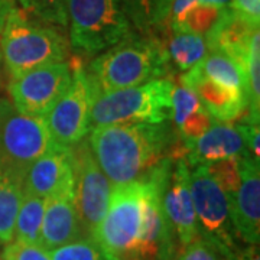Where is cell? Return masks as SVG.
Instances as JSON below:
<instances>
[{"label": "cell", "mask_w": 260, "mask_h": 260, "mask_svg": "<svg viewBox=\"0 0 260 260\" xmlns=\"http://www.w3.org/2000/svg\"><path fill=\"white\" fill-rule=\"evenodd\" d=\"M201 73L211 81L246 94L247 97V74L246 68L234 58L221 51H210L198 62Z\"/></svg>", "instance_id": "44dd1931"}, {"label": "cell", "mask_w": 260, "mask_h": 260, "mask_svg": "<svg viewBox=\"0 0 260 260\" xmlns=\"http://www.w3.org/2000/svg\"><path fill=\"white\" fill-rule=\"evenodd\" d=\"M45 211V200L35 195L23 194L15 224V242L38 244Z\"/></svg>", "instance_id": "cb8c5ba5"}, {"label": "cell", "mask_w": 260, "mask_h": 260, "mask_svg": "<svg viewBox=\"0 0 260 260\" xmlns=\"http://www.w3.org/2000/svg\"><path fill=\"white\" fill-rule=\"evenodd\" d=\"M246 149L249 150L253 158L260 160V129L259 124H251V123H237Z\"/></svg>", "instance_id": "d6a6232c"}, {"label": "cell", "mask_w": 260, "mask_h": 260, "mask_svg": "<svg viewBox=\"0 0 260 260\" xmlns=\"http://www.w3.org/2000/svg\"><path fill=\"white\" fill-rule=\"evenodd\" d=\"M239 185L229 200L233 227L244 244L260 242V165L246 150L239 156Z\"/></svg>", "instance_id": "4fadbf2b"}, {"label": "cell", "mask_w": 260, "mask_h": 260, "mask_svg": "<svg viewBox=\"0 0 260 260\" xmlns=\"http://www.w3.org/2000/svg\"><path fill=\"white\" fill-rule=\"evenodd\" d=\"M172 88L168 78L95 95L90 114L91 129L119 123H164L172 116Z\"/></svg>", "instance_id": "277c9868"}, {"label": "cell", "mask_w": 260, "mask_h": 260, "mask_svg": "<svg viewBox=\"0 0 260 260\" xmlns=\"http://www.w3.org/2000/svg\"><path fill=\"white\" fill-rule=\"evenodd\" d=\"M75 169V208L84 239H93L107 213L113 186L94 158L87 138L71 148Z\"/></svg>", "instance_id": "8fae6325"}, {"label": "cell", "mask_w": 260, "mask_h": 260, "mask_svg": "<svg viewBox=\"0 0 260 260\" xmlns=\"http://www.w3.org/2000/svg\"><path fill=\"white\" fill-rule=\"evenodd\" d=\"M2 246H3V244L0 243V260H3V250H2Z\"/></svg>", "instance_id": "8d00e7d4"}, {"label": "cell", "mask_w": 260, "mask_h": 260, "mask_svg": "<svg viewBox=\"0 0 260 260\" xmlns=\"http://www.w3.org/2000/svg\"><path fill=\"white\" fill-rule=\"evenodd\" d=\"M165 42L158 37L130 34L94 58L85 70L95 95L140 85L169 71Z\"/></svg>", "instance_id": "7a4b0ae2"}, {"label": "cell", "mask_w": 260, "mask_h": 260, "mask_svg": "<svg viewBox=\"0 0 260 260\" xmlns=\"http://www.w3.org/2000/svg\"><path fill=\"white\" fill-rule=\"evenodd\" d=\"M232 9L249 23L259 26L260 0H232Z\"/></svg>", "instance_id": "1f68e13d"}, {"label": "cell", "mask_w": 260, "mask_h": 260, "mask_svg": "<svg viewBox=\"0 0 260 260\" xmlns=\"http://www.w3.org/2000/svg\"><path fill=\"white\" fill-rule=\"evenodd\" d=\"M70 39L65 29L13 6L0 35L2 61L10 78L44 65L67 61Z\"/></svg>", "instance_id": "3957f363"}, {"label": "cell", "mask_w": 260, "mask_h": 260, "mask_svg": "<svg viewBox=\"0 0 260 260\" xmlns=\"http://www.w3.org/2000/svg\"><path fill=\"white\" fill-rule=\"evenodd\" d=\"M182 143L185 148L184 159L188 165H205L239 158L247 150L237 123L232 121L213 120L201 136L182 140Z\"/></svg>", "instance_id": "2e32d148"}, {"label": "cell", "mask_w": 260, "mask_h": 260, "mask_svg": "<svg viewBox=\"0 0 260 260\" xmlns=\"http://www.w3.org/2000/svg\"><path fill=\"white\" fill-rule=\"evenodd\" d=\"M2 64H3V61H2V51H0V71H2Z\"/></svg>", "instance_id": "74e56055"}, {"label": "cell", "mask_w": 260, "mask_h": 260, "mask_svg": "<svg viewBox=\"0 0 260 260\" xmlns=\"http://www.w3.org/2000/svg\"><path fill=\"white\" fill-rule=\"evenodd\" d=\"M225 260H260L259 246H250L246 244L244 247H240L236 251L230 253Z\"/></svg>", "instance_id": "e575fe53"}, {"label": "cell", "mask_w": 260, "mask_h": 260, "mask_svg": "<svg viewBox=\"0 0 260 260\" xmlns=\"http://www.w3.org/2000/svg\"><path fill=\"white\" fill-rule=\"evenodd\" d=\"M23 194L42 200L58 195H75V169L71 149L54 148L38 158L26 171Z\"/></svg>", "instance_id": "5bb4252c"}, {"label": "cell", "mask_w": 260, "mask_h": 260, "mask_svg": "<svg viewBox=\"0 0 260 260\" xmlns=\"http://www.w3.org/2000/svg\"><path fill=\"white\" fill-rule=\"evenodd\" d=\"M172 169V159H164L145 179L148 182V188L143 200L139 239L124 260L177 259V236L162 207V194L171 178Z\"/></svg>", "instance_id": "9c48e42d"}, {"label": "cell", "mask_w": 260, "mask_h": 260, "mask_svg": "<svg viewBox=\"0 0 260 260\" xmlns=\"http://www.w3.org/2000/svg\"><path fill=\"white\" fill-rule=\"evenodd\" d=\"M221 13V9L214 8V6H208L204 3H200L198 6H195L194 9L189 10L186 13V16L177 26L169 29H175V30H185V32H191V34H197L205 37V34L213 28L215 20L218 19Z\"/></svg>", "instance_id": "4316f807"}, {"label": "cell", "mask_w": 260, "mask_h": 260, "mask_svg": "<svg viewBox=\"0 0 260 260\" xmlns=\"http://www.w3.org/2000/svg\"><path fill=\"white\" fill-rule=\"evenodd\" d=\"M179 84L197 94L200 103L214 120L233 121L240 119L247 110L249 103L246 94L211 81L201 73L198 64L181 75Z\"/></svg>", "instance_id": "e0dca14e"}, {"label": "cell", "mask_w": 260, "mask_h": 260, "mask_svg": "<svg viewBox=\"0 0 260 260\" xmlns=\"http://www.w3.org/2000/svg\"><path fill=\"white\" fill-rule=\"evenodd\" d=\"M3 260H51V257L39 244H26L13 240L5 246Z\"/></svg>", "instance_id": "f546056e"}, {"label": "cell", "mask_w": 260, "mask_h": 260, "mask_svg": "<svg viewBox=\"0 0 260 260\" xmlns=\"http://www.w3.org/2000/svg\"><path fill=\"white\" fill-rule=\"evenodd\" d=\"M225 257L227 256L220 249H217L213 243L198 237L182 249L178 260H225Z\"/></svg>", "instance_id": "f1b7e54d"}, {"label": "cell", "mask_w": 260, "mask_h": 260, "mask_svg": "<svg viewBox=\"0 0 260 260\" xmlns=\"http://www.w3.org/2000/svg\"><path fill=\"white\" fill-rule=\"evenodd\" d=\"M164 42L169 61L184 73L198 64L208 54L204 37L185 30L168 29Z\"/></svg>", "instance_id": "7402d4cb"}, {"label": "cell", "mask_w": 260, "mask_h": 260, "mask_svg": "<svg viewBox=\"0 0 260 260\" xmlns=\"http://www.w3.org/2000/svg\"><path fill=\"white\" fill-rule=\"evenodd\" d=\"M15 6V3L12 0H0V35L3 32L5 28V23H6V19L9 16L10 10Z\"/></svg>", "instance_id": "d590c367"}, {"label": "cell", "mask_w": 260, "mask_h": 260, "mask_svg": "<svg viewBox=\"0 0 260 260\" xmlns=\"http://www.w3.org/2000/svg\"><path fill=\"white\" fill-rule=\"evenodd\" d=\"M70 45L83 55H99L135 30L120 0H68Z\"/></svg>", "instance_id": "5b68a950"}, {"label": "cell", "mask_w": 260, "mask_h": 260, "mask_svg": "<svg viewBox=\"0 0 260 260\" xmlns=\"http://www.w3.org/2000/svg\"><path fill=\"white\" fill-rule=\"evenodd\" d=\"M188 167V185L200 237L213 243L217 249L229 256L242 247L233 227L229 200L205 165Z\"/></svg>", "instance_id": "ba28073f"}, {"label": "cell", "mask_w": 260, "mask_h": 260, "mask_svg": "<svg viewBox=\"0 0 260 260\" xmlns=\"http://www.w3.org/2000/svg\"><path fill=\"white\" fill-rule=\"evenodd\" d=\"M51 260H107L93 239H80L48 251Z\"/></svg>", "instance_id": "484cf974"}, {"label": "cell", "mask_w": 260, "mask_h": 260, "mask_svg": "<svg viewBox=\"0 0 260 260\" xmlns=\"http://www.w3.org/2000/svg\"><path fill=\"white\" fill-rule=\"evenodd\" d=\"M23 198L22 181L0 174V243L13 242L15 224Z\"/></svg>", "instance_id": "603a6c76"}, {"label": "cell", "mask_w": 260, "mask_h": 260, "mask_svg": "<svg viewBox=\"0 0 260 260\" xmlns=\"http://www.w3.org/2000/svg\"><path fill=\"white\" fill-rule=\"evenodd\" d=\"M203 3L201 0H172L171 12H169V20H168V29L177 26L178 23L185 18L186 13L192 10L195 6Z\"/></svg>", "instance_id": "836d02e7"}, {"label": "cell", "mask_w": 260, "mask_h": 260, "mask_svg": "<svg viewBox=\"0 0 260 260\" xmlns=\"http://www.w3.org/2000/svg\"><path fill=\"white\" fill-rule=\"evenodd\" d=\"M200 109H203V104L200 103L197 94L182 84H174L172 88V116L171 120L174 121L175 127H179L184 121L198 112Z\"/></svg>", "instance_id": "83f0119b"}, {"label": "cell", "mask_w": 260, "mask_h": 260, "mask_svg": "<svg viewBox=\"0 0 260 260\" xmlns=\"http://www.w3.org/2000/svg\"><path fill=\"white\" fill-rule=\"evenodd\" d=\"M19 9L34 18L68 28V0H18Z\"/></svg>", "instance_id": "d4e9b609"}, {"label": "cell", "mask_w": 260, "mask_h": 260, "mask_svg": "<svg viewBox=\"0 0 260 260\" xmlns=\"http://www.w3.org/2000/svg\"><path fill=\"white\" fill-rule=\"evenodd\" d=\"M71 84L61 99L44 116L52 143L62 149H71L91 130L90 114L95 99L93 87L81 62L71 64Z\"/></svg>", "instance_id": "30bf717a"}, {"label": "cell", "mask_w": 260, "mask_h": 260, "mask_svg": "<svg viewBox=\"0 0 260 260\" xmlns=\"http://www.w3.org/2000/svg\"><path fill=\"white\" fill-rule=\"evenodd\" d=\"M257 29L259 26L240 18L232 8H224L204 39L208 51H221L246 68L250 38Z\"/></svg>", "instance_id": "d6986e66"}, {"label": "cell", "mask_w": 260, "mask_h": 260, "mask_svg": "<svg viewBox=\"0 0 260 260\" xmlns=\"http://www.w3.org/2000/svg\"><path fill=\"white\" fill-rule=\"evenodd\" d=\"M87 140L112 186L145 181L164 159L185 156L184 143L169 121L97 126Z\"/></svg>", "instance_id": "6da1fadb"}, {"label": "cell", "mask_w": 260, "mask_h": 260, "mask_svg": "<svg viewBox=\"0 0 260 260\" xmlns=\"http://www.w3.org/2000/svg\"><path fill=\"white\" fill-rule=\"evenodd\" d=\"M213 120V117L203 107L198 112H195L194 114H191L179 127H177L178 133H179L182 140L195 139V138L201 136L205 130L211 126Z\"/></svg>", "instance_id": "4dcf8cb0"}, {"label": "cell", "mask_w": 260, "mask_h": 260, "mask_svg": "<svg viewBox=\"0 0 260 260\" xmlns=\"http://www.w3.org/2000/svg\"><path fill=\"white\" fill-rule=\"evenodd\" d=\"M146 188V181L113 186L107 213L93 237L107 260H124L136 246Z\"/></svg>", "instance_id": "52a82bcc"}, {"label": "cell", "mask_w": 260, "mask_h": 260, "mask_svg": "<svg viewBox=\"0 0 260 260\" xmlns=\"http://www.w3.org/2000/svg\"><path fill=\"white\" fill-rule=\"evenodd\" d=\"M120 3L135 32L165 39L172 0H120Z\"/></svg>", "instance_id": "ffe728a7"}, {"label": "cell", "mask_w": 260, "mask_h": 260, "mask_svg": "<svg viewBox=\"0 0 260 260\" xmlns=\"http://www.w3.org/2000/svg\"><path fill=\"white\" fill-rule=\"evenodd\" d=\"M73 67L68 61L44 65L10 78V103L28 116L44 117L71 84Z\"/></svg>", "instance_id": "7c38bea8"}, {"label": "cell", "mask_w": 260, "mask_h": 260, "mask_svg": "<svg viewBox=\"0 0 260 260\" xmlns=\"http://www.w3.org/2000/svg\"><path fill=\"white\" fill-rule=\"evenodd\" d=\"M54 148L44 117L23 114L0 99V174L23 181L29 167Z\"/></svg>", "instance_id": "8992f818"}, {"label": "cell", "mask_w": 260, "mask_h": 260, "mask_svg": "<svg viewBox=\"0 0 260 260\" xmlns=\"http://www.w3.org/2000/svg\"><path fill=\"white\" fill-rule=\"evenodd\" d=\"M188 169L189 167L185 159H181L175 169H172L171 178L162 194L164 211L182 249L200 237L197 215L188 185Z\"/></svg>", "instance_id": "9a60e30c"}, {"label": "cell", "mask_w": 260, "mask_h": 260, "mask_svg": "<svg viewBox=\"0 0 260 260\" xmlns=\"http://www.w3.org/2000/svg\"><path fill=\"white\" fill-rule=\"evenodd\" d=\"M80 239H84V234L75 208V195L47 198L38 244L51 251Z\"/></svg>", "instance_id": "ac0fdd59"}]
</instances>
